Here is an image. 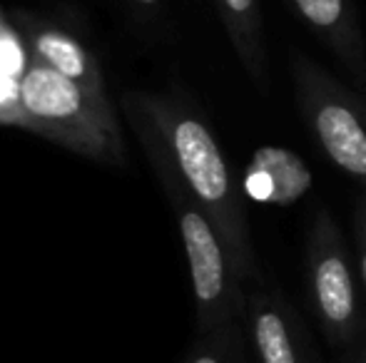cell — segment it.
<instances>
[{"instance_id":"cell-1","label":"cell","mask_w":366,"mask_h":363,"mask_svg":"<svg viewBox=\"0 0 366 363\" xmlns=\"http://www.w3.org/2000/svg\"><path fill=\"white\" fill-rule=\"evenodd\" d=\"M25 130L102 165L125 162V140L107 95L33 63L23 75Z\"/></svg>"},{"instance_id":"cell-2","label":"cell","mask_w":366,"mask_h":363,"mask_svg":"<svg viewBox=\"0 0 366 363\" xmlns=\"http://www.w3.org/2000/svg\"><path fill=\"white\" fill-rule=\"evenodd\" d=\"M122 107H125V115L130 117L132 127L140 135V142L149 155V160H152V165L157 167V175L162 177L167 192L177 202L179 232H182L184 252H187L189 259L199 326H202V331H214L219 326H224L232 311V284L219 239L214 234V229L209 227V222L204 219V214L184 199L182 177L172 175V160H169L167 147L159 140L157 130L152 127L149 117L142 112V107L137 105V100L132 95L122 97Z\"/></svg>"},{"instance_id":"cell-3","label":"cell","mask_w":366,"mask_h":363,"mask_svg":"<svg viewBox=\"0 0 366 363\" xmlns=\"http://www.w3.org/2000/svg\"><path fill=\"white\" fill-rule=\"evenodd\" d=\"M132 97L149 117L182 182H187V187L197 194L199 202L209 204V207L224 202L229 194V175H227L217 142L212 140L207 127L194 117L177 112L162 100L142 95Z\"/></svg>"},{"instance_id":"cell-4","label":"cell","mask_w":366,"mask_h":363,"mask_svg":"<svg viewBox=\"0 0 366 363\" xmlns=\"http://www.w3.org/2000/svg\"><path fill=\"white\" fill-rule=\"evenodd\" d=\"M18 25L33 63L45 65L53 73L73 80L95 95H107L100 63L73 33L35 15H23Z\"/></svg>"},{"instance_id":"cell-5","label":"cell","mask_w":366,"mask_h":363,"mask_svg":"<svg viewBox=\"0 0 366 363\" xmlns=\"http://www.w3.org/2000/svg\"><path fill=\"white\" fill-rule=\"evenodd\" d=\"M314 301L332 339L349 344L357 331V294L347 262L339 254H324L314 267Z\"/></svg>"},{"instance_id":"cell-6","label":"cell","mask_w":366,"mask_h":363,"mask_svg":"<svg viewBox=\"0 0 366 363\" xmlns=\"http://www.w3.org/2000/svg\"><path fill=\"white\" fill-rule=\"evenodd\" d=\"M309 187V172L292 152L264 147L257 152L247 189L254 199L264 202H294Z\"/></svg>"},{"instance_id":"cell-7","label":"cell","mask_w":366,"mask_h":363,"mask_svg":"<svg viewBox=\"0 0 366 363\" xmlns=\"http://www.w3.org/2000/svg\"><path fill=\"white\" fill-rule=\"evenodd\" d=\"M252 344L259 363H312L285 309L259 301L252 309Z\"/></svg>"},{"instance_id":"cell-8","label":"cell","mask_w":366,"mask_h":363,"mask_svg":"<svg viewBox=\"0 0 366 363\" xmlns=\"http://www.w3.org/2000/svg\"><path fill=\"white\" fill-rule=\"evenodd\" d=\"M317 130L339 167L366 177V132L347 107L324 105L317 112Z\"/></svg>"},{"instance_id":"cell-9","label":"cell","mask_w":366,"mask_h":363,"mask_svg":"<svg viewBox=\"0 0 366 363\" xmlns=\"http://www.w3.org/2000/svg\"><path fill=\"white\" fill-rule=\"evenodd\" d=\"M30 65H33V58H30V50L25 45L23 33L8 25L0 33V73L23 80V75L28 73Z\"/></svg>"},{"instance_id":"cell-10","label":"cell","mask_w":366,"mask_h":363,"mask_svg":"<svg viewBox=\"0 0 366 363\" xmlns=\"http://www.w3.org/2000/svg\"><path fill=\"white\" fill-rule=\"evenodd\" d=\"M0 125L23 127L25 130L23 80L5 73H0Z\"/></svg>"},{"instance_id":"cell-11","label":"cell","mask_w":366,"mask_h":363,"mask_svg":"<svg viewBox=\"0 0 366 363\" xmlns=\"http://www.w3.org/2000/svg\"><path fill=\"white\" fill-rule=\"evenodd\" d=\"M182 363H242L237 351L232 349V344L224 339V334H209V339H204L202 344H197L187 354V359Z\"/></svg>"},{"instance_id":"cell-12","label":"cell","mask_w":366,"mask_h":363,"mask_svg":"<svg viewBox=\"0 0 366 363\" xmlns=\"http://www.w3.org/2000/svg\"><path fill=\"white\" fill-rule=\"evenodd\" d=\"M299 10L312 20L314 25H334L342 15V0H297Z\"/></svg>"},{"instance_id":"cell-13","label":"cell","mask_w":366,"mask_h":363,"mask_svg":"<svg viewBox=\"0 0 366 363\" xmlns=\"http://www.w3.org/2000/svg\"><path fill=\"white\" fill-rule=\"evenodd\" d=\"M224 5H227V8H229V13H234V15H244V13H249L252 0H224Z\"/></svg>"},{"instance_id":"cell-14","label":"cell","mask_w":366,"mask_h":363,"mask_svg":"<svg viewBox=\"0 0 366 363\" xmlns=\"http://www.w3.org/2000/svg\"><path fill=\"white\" fill-rule=\"evenodd\" d=\"M135 5H140V8H152V5H157L159 0H132Z\"/></svg>"},{"instance_id":"cell-15","label":"cell","mask_w":366,"mask_h":363,"mask_svg":"<svg viewBox=\"0 0 366 363\" xmlns=\"http://www.w3.org/2000/svg\"><path fill=\"white\" fill-rule=\"evenodd\" d=\"M359 363H366V339H364L362 349H359Z\"/></svg>"},{"instance_id":"cell-16","label":"cell","mask_w":366,"mask_h":363,"mask_svg":"<svg viewBox=\"0 0 366 363\" xmlns=\"http://www.w3.org/2000/svg\"><path fill=\"white\" fill-rule=\"evenodd\" d=\"M362 276H364V284H366V254H364V259H362Z\"/></svg>"},{"instance_id":"cell-17","label":"cell","mask_w":366,"mask_h":363,"mask_svg":"<svg viewBox=\"0 0 366 363\" xmlns=\"http://www.w3.org/2000/svg\"><path fill=\"white\" fill-rule=\"evenodd\" d=\"M8 28V23H5V18H3V13H0V33H3V30Z\"/></svg>"}]
</instances>
